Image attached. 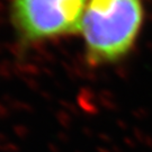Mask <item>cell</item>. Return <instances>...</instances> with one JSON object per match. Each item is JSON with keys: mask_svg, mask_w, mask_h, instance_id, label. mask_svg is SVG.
<instances>
[{"mask_svg": "<svg viewBox=\"0 0 152 152\" xmlns=\"http://www.w3.org/2000/svg\"><path fill=\"white\" fill-rule=\"evenodd\" d=\"M144 22V0H88L80 26L86 64L100 68L126 60Z\"/></svg>", "mask_w": 152, "mask_h": 152, "instance_id": "1", "label": "cell"}, {"mask_svg": "<svg viewBox=\"0 0 152 152\" xmlns=\"http://www.w3.org/2000/svg\"><path fill=\"white\" fill-rule=\"evenodd\" d=\"M88 0H7L18 52L80 34Z\"/></svg>", "mask_w": 152, "mask_h": 152, "instance_id": "2", "label": "cell"}]
</instances>
